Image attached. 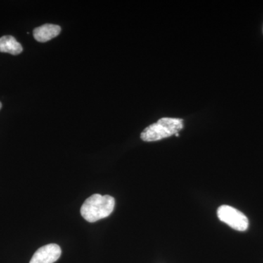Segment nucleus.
<instances>
[{
  "mask_svg": "<svg viewBox=\"0 0 263 263\" xmlns=\"http://www.w3.org/2000/svg\"><path fill=\"white\" fill-rule=\"evenodd\" d=\"M115 207V199L110 195L95 194L86 199L81 209L83 218L89 222H95L108 217Z\"/></svg>",
  "mask_w": 263,
  "mask_h": 263,
  "instance_id": "obj_1",
  "label": "nucleus"
},
{
  "mask_svg": "<svg viewBox=\"0 0 263 263\" xmlns=\"http://www.w3.org/2000/svg\"><path fill=\"white\" fill-rule=\"evenodd\" d=\"M183 127L182 119L175 118H162L158 122L151 124L141 135L143 141L153 142L160 141L177 134Z\"/></svg>",
  "mask_w": 263,
  "mask_h": 263,
  "instance_id": "obj_2",
  "label": "nucleus"
},
{
  "mask_svg": "<svg viewBox=\"0 0 263 263\" xmlns=\"http://www.w3.org/2000/svg\"><path fill=\"white\" fill-rule=\"evenodd\" d=\"M217 216L221 221L233 229L238 231H245L248 229V218L235 208L227 205H221L218 209Z\"/></svg>",
  "mask_w": 263,
  "mask_h": 263,
  "instance_id": "obj_3",
  "label": "nucleus"
},
{
  "mask_svg": "<svg viewBox=\"0 0 263 263\" xmlns=\"http://www.w3.org/2000/svg\"><path fill=\"white\" fill-rule=\"evenodd\" d=\"M62 250L56 243L43 246L33 254L29 263H53L61 256Z\"/></svg>",
  "mask_w": 263,
  "mask_h": 263,
  "instance_id": "obj_4",
  "label": "nucleus"
},
{
  "mask_svg": "<svg viewBox=\"0 0 263 263\" xmlns=\"http://www.w3.org/2000/svg\"><path fill=\"white\" fill-rule=\"evenodd\" d=\"M61 32V27L55 24H44L33 31L34 39L38 42L46 43L56 37Z\"/></svg>",
  "mask_w": 263,
  "mask_h": 263,
  "instance_id": "obj_5",
  "label": "nucleus"
},
{
  "mask_svg": "<svg viewBox=\"0 0 263 263\" xmlns=\"http://www.w3.org/2000/svg\"><path fill=\"white\" fill-rule=\"evenodd\" d=\"M23 51L22 45L10 35L0 37V52L8 53L12 55H18Z\"/></svg>",
  "mask_w": 263,
  "mask_h": 263,
  "instance_id": "obj_6",
  "label": "nucleus"
},
{
  "mask_svg": "<svg viewBox=\"0 0 263 263\" xmlns=\"http://www.w3.org/2000/svg\"><path fill=\"white\" fill-rule=\"evenodd\" d=\"M1 108H2V103H0V109H1Z\"/></svg>",
  "mask_w": 263,
  "mask_h": 263,
  "instance_id": "obj_7",
  "label": "nucleus"
}]
</instances>
